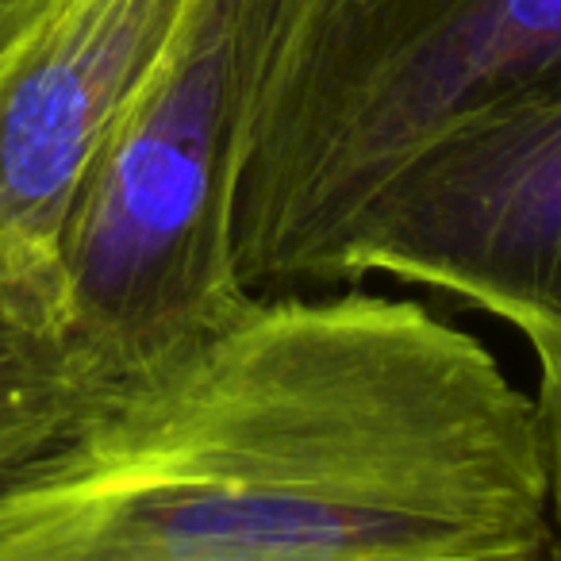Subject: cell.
<instances>
[{
  "label": "cell",
  "instance_id": "cell-8",
  "mask_svg": "<svg viewBox=\"0 0 561 561\" xmlns=\"http://www.w3.org/2000/svg\"><path fill=\"white\" fill-rule=\"evenodd\" d=\"M70 4L73 0H0V66Z\"/></svg>",
  "mask_w": 561,
  "mask_h": 561
},
{
  "label": "cell",
  "instance_id": "cell-5",
  "mask_svg": "<svg viewBox=\"0 0 561 561\" xmlns=\"http://www.w3.org/2000/svg\"><path fill=\"white\" fill-rule=\"evenodd\" d=\"M188 9L193 0H73L0 66V262L58 308L81 181Z\"/></svg>",
  "mask_w": 561,
  "mask_h": 561
},
{
  "label": "cell",
  "instance_id": "cell-4",
  "mask_svg": "<svg viewBox=\"0 0 561 561\" xmlns=\"http://www.w3.org/2000/svg\"><path fill=\"white\" fill-rule=\"evenodd\" d=\"M374 273L561 346V93L500 104L408 150L358 204L331 289Z\"/></svg>",
  "mask_w": 561,
  "mask_h": 561
},
{
  "label": "cell",
  "instance_id": "cell-7",
  "mask_svg": "<svg viewBox=\"0 0 561 561\" xmlns=\"http://www.w3.org/2000/svg\"><path fill=\"white\" fill-rule=\"evenodd\" d=\"M538 362V427H542L546 481H550V519H553V561H561V346L530 351Z\"/></svg>",
  "mask_w": 561,
  "mask_h": 561
},
{
  "label": "cell",
  "instance_id": "cell-3",
  "mask_svg": "<svg viewBox=\"0 0 561 561\" xmlns=\"http://www.w3.org/2000/svg\"><path fill=\"white\" fill-rule=\"evenodd\" d=\"M289 0H193L93 158L58 254L62 316L101 385L247 305L234 257L239 142Z\"/></svg>",
  "mask_w": 561,
  "mask_h": 561
},
{
  "label": "cell",
  "instance_id": "cell-1",
  "mask_svg": "<svg viewBox=\"0 0 561 561\" xmlns=\"http://www.w3.org/2000/svg\"><path fill=\"white\" fill-rule=\"evenodd\" d=\"M0 561H553L538 408L420 300L250 297L0 489Z\"/></svg>",
  "mask_w": 561,
  "mask_h": 561
},
{
  "label": "cell",
  "instance_id": "cell-2",
  "mask_svg": "<svg viewBox=\"0 0 561 561\" xmlns=\"http://www.w3.org/2000/svg\"><path fill=\"white\" fill-rule=\"evenodd\" d=\"M558 93L561 0H289L242 119V285L331 293L346 224L408 150Z\"/></svg>",
  "mask_w": 561,
  "mask_h": 561
},
{
  "label": "cell",
  "instance_id": "cell-6",
  "mask_svg": "<svg viewBox=\"0 0 561 561\" xmlns=\"http://www.w3.org/2000/svg\"><path fill=\"white\" fill-rule=\"evenodd\" d=\"M101 389L62 308L0 262V489L58 443Z\"/></svg>",
  "mask_w": 561,
  "mask_h": 561
}]
</instances>
